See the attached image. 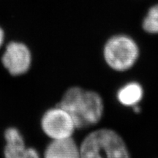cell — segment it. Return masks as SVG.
Listing matches in <instances>:
<instances>
[{"instance_id": "6da1fadb", "label": "cell", "mask_w": 158, "mask_h": 158, "mask_svg": "<svg viewBox=\"0 0 158 158\" xmlns=\"http://www.w3.org/2000/svg\"><path fill=\"white\" fill-rule=\"evenodd\" d=\"M58 106L71 116L77 129L98 124L104 110L102 99L93 91H85L74 86L66 91Z\"/></svg>"}, {"instance_id": "7a4b0ae2", "label": "cell", "mask_w": 158, "mask_h": 158, "mask_svg": "<svg viewBox=\"0 0 158 158\" xmlns=\"http://www.w3.org/2000/svg\"><path fill=\"white\" fill-rule=\"evenodd\" d=\"M79 149L81 158H130L121 136L114 130L106 128L90 133Z\"/></svg>"}, {"instance_id": "3957f363", "label": "cell", "mask_w": 158, "mask_h": 158, "mask_svg": "<svg viewBox=\"0 0 158 158\" xmlns=\"http://www.w3.org/2000/svg\"><path fill=\"white\" fill-rule=\"evenodd\" d=\"M105 61L116 71L129 70L139 56L137 43L126 35H116L106 42L103 49Z\"/></svg>"}, {"instance_id": "277c9868", "label": "cell", "mask_w": 158, "mask_h": 158, "mask_svg": "<svg viewBox=\"0 0 158 158\" xmlns=\"http://www.w3.org/2000/svg\"><path fill=\"white\" fill-rule=\"evenodd\" d=\"M41 127L51 140L72 138L76 129L71 116L59 106L45 111L41 119Z\"/></svg>"}, {"instance_id": "5b68a950", "label": "cell", "mask_w": 158, "mask_h": 158, "mask_svg": "<svg viewBox=\"0 0 158 158\" xmlns=\"http://www.w3.org/2000/svg\"><path fill=\"white\" fill-rule=\"evenodd\" d=\"M4 67L13 76L24 74L29 70L31 62L30 51L21 43L12 42L7 48L2 57Z\"/></svg>"}, {"instance_id": "8992f818", "label": "cell", "mask_w": 158, "mask_h": 158, "mask_svg": "<svg viewBox=\"0 0 158 158\" xmlns=\"http://www.w3.org/2000/svg\"><path fill=\"white\" fill-rule=\"evenodd\" d=\"M43 158H81L80 149L72 138L52 140L45 148Z\"/></svg>"}, {"instance_id": "52a82bcc", "label": "cell", "mask_w": 158, "mask_h": 158, "mask_svg": "<svg viewBox=\"0 0 158 158\" xmlns=\"http://www.w3.org/2000/svg\"><path fill=\"white\" fill-rule=\"evenodd\" d=\"M143 95V88L137 82H130L124 85L117 92V100L125 106H137Z\"/></svg>"}, {"instance_id": "ba28073f", "label": "cell", "mask_w": 158, "mask_h": 158, "mask_svg": "<svg viewBox=\"0 0 158 158\" xmlns=\"http://www.w3.org/2000/svg\"><path fill=\"white\" fill-rule=\"evenodd\" d=\"M6 145L4 151L5 158H15L23 150L26 145L23 136L19 130L14 127H10L5 133Z\"/></svg>"}, {"instance_id": "9c48e42d", "label": "cell", "mask_w": 158, "mask_h": 158, "mask_svg": "<svg viewBox=\"0 0 158 158\" xmlns=\"http://www.w3.org/2000/svg\"><path fill=\"white\" fill-rule=\"evenodd\" d=\"M143 28L148 33L158 34V5L148 12L143 22Z\"/></svg>"}, {"instance_id": "30bf717a", "label": "cell", "mask_w": 158, "mask_h": 158, "mask_svg": "<svg viewBox=\"0 0 158 158\" xmlns=\"http://www.w3.org/2000/svg\"><path fill=\"white\" fill-rule=\"evenodd\" d=\"M15 158H40V157L35 149L26 147V149L23 150Z\"/></svg>"}, {"instance_id": "8fae6325", "label": "cell", "mask_w": 158, "mask_h": 158, "mask_svg": "<svg viewBox=\"0 0 158 158\" xmlns=\"http://www.w3.org/2000/svg\"><path fill=\"white\" fill-rule=\"evenodd\" d=\"M4 38H5V35H4V31L2 29L0 28V47L2 46L4 43Z\"/></svg>"}]
</instances>
